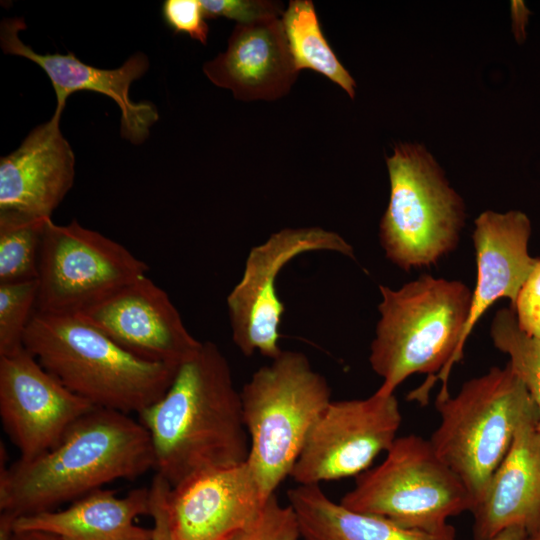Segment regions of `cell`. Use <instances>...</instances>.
Segmentation results:
<instances>
[{"mask_svg": "<svg viewBox=\"0 0 540 540\" xmlns=\"http://www.w3.org/2000/svg\"><path fill=\"white\" fill-rule=\"evenodd\" d=\"M138 417L151 438L154 470L171 488L248 459L241 394L227 358L211 341L201 342L164 395Z\"/></svg>", "mask_w": 540, "mask_h": 540, "instance_id": "obj_1", "label": "cell"}, {"mask_svg": "<svg viewBox=\"0 0 540 540\" xmlns=\"http://www.w3.org/2000/svg\"><path fill=\"white\" fill-rule=\"evenodd\" d=\"M0 450V513L13 519L55 510L115 480H134L155 465L151 438L141 422L97 407L33 459L7 467L3 444Z\"/></svg>", "mask_w": 540, "mask_h": 540, "instance_id": "obj_2", "label": "cell"}, {"mask_svg": "<svg viewBox=\"0 0 540 540\" xmlns=\"http://www.w3.org/2000/svg\"><path fill=\"white\" fill-rule=\"evenodd\" d=\"M24 347L74 394L126 414L158 401L179 367L130 353L76 313L35 311Z\"/></svg>", "mask_w": 540, "mask_h": 540, "instance_id": "obj_3", "label": "cell"}, {"mask_svg": "<svg viewBox=\"0 0 540 540\" xmlns=\"http://www.w3.org/2000/svg\"><path fill=\"white\" fill-rule=\"evenodd\" d=\"M379 289L380 318L369 355L372 370L382 378L377 392L394 394L413 374H428L429 383L437 372L435 380H443L440 393L447 392L450 369L463 355L472 292L461 281L428 274L399 289Z\"/></svg>", "mask_w": 540, "mask_h": 540, "instance_id": "obj_4", "label": "cell"}, {"mask_svg": "<svg viewBox=\"0 0 540 540\" xmlns=\"http://www.w3.org/2000/svg\"><path fill=\"white\" fill-rule=\"evenodd\" d=\"M241 394L250 440L247 463L266 501L287 478L327 405L331 389L307 356L283 350L256 370Z\"/></svg>", "mask_w": 540, "mask_h": 540, "instance_id": "obj_5", "label": "cell"}, {"mask_svg": "<svg viewBox=\"0 0 540 540\" xmlns=\"http://www.w3.org/2000/svg\"><path fill=\"white\" fill-rule=\"evenodd\" d=\"M435 406L440 423L429 441L469 490L475 506L518 428L538 418V410L509 363L466 381L455 396L439 393Z\"/></svg>", "mask_w": 540, "mask_h": 540, "instance_id": "obj_6", "label": "cell"}, {"mask_svg": "<svg viewBox=\"0 0 540 540\" xmlns=\"http://www.w3.org/2000/svg\"><path fill=\"white\" fill-rule=\"evenodd\" d=\"M386 162L390 197L379 230L385 255L405 271L434 265L458 245L463 200L421 145L399 144Z\"/></svg>", "mask_w": 540, "mask_h": 540, "instance_id": "obj_7", "label": "cell"}, {"mask_svg": "<svg viewBox=\"0 0 540 540\" xmlns=\"http://www.w3.org/2000/svg\"><path fill=\"white\" fill-rule=\"evenodd\" d=\"M400 526L441 532L447 520L472 511L474 499L460 478L437 456L429 440L397 437L384 460L356 477L339 502Z\"/></svg>", "mask_w": 540, "mask_h": 540, "instance_id": "obj_8", "label": "cell"}, {"mask_svg": "<svg viewBox=\"0 0 540 540\" xmlns=\"http://www.w3.org/2000/svg\"><path fill=\"white\" fill-rule=\"evenodd\" d=\"M148 271L117 241L76 220L58 225L49 219L39 257L36 311L77 313Z\"/></svg>", "mask_w": 540, "mask_h": 540, "instance_id": "obj_9", "label": "cell"}, {"mask_svg": "<svg viewBox=\"0 0 540 540\" xmlns=\"http://www.w3.org/2000/svg\"><path fill=\"white\" fill-rule=\"evenodd\" d=\"M312 251L354 258L342 236L321 227L284 228L250 250L243 275L227 297L232 339L244 356L259 352L272 360L283 351L279 328L285 306L278 297L277 278L291 260Z\"/></svg>", "mask_w": 540, "mask_h": 540, "instance_id": "obj_10", "label": "cell"}, {"mask_svg": "<svg viewBox=\"0 0 540 540\" xmlns=\"http://www.w3.org/2000/svg\"><path fill=\"white\" fill-rule=\"evenodd\" d=\"M402 415L394 394L333 401L313 425L290 477L298 485L357 477L397 438Z\"/></svg>", "mask_w": 540, "mask_h": 540, "instance_id": "obj_11", "label": "cell"}, {"mask_svg": "<svg viewBox=\"0 0 540 540\" xmlns=\"http://www.w3.org/2000/svg\"><path fill=\"white\" fill-rule=\"evenodd\" d=\"M95 408L67 389L25 348L0 356V417L22 460L46 452Z\"/></svg>", "mask_w": 540, "mask_h": 540, "instance_id": "obj_12", "label": "cell"}, {"mask_svg": "<svg viewBox=\"0 0 540 540\" xmlns=\"http://www.w3.org/2000/svg\"><path fill=\"white\" fill-rule=\"evenodd\" d=\"M76 314L125 350L153 362L180 366L201 344L166 291L147 275Z\"/></svg>", "mask_w": 540, "mask_h": 540, "instance_id": "obj_13", "label": "cell"}, {"mask_svg": "<svg viewBox=\"0 0 540 540\" xmlns=\"http://www.w3.org/2000/svg\"><path fill=\"white\" fill-rule=\"evenodd\" d=\"M26 28L23 19H5L1 23L0 44L5 54L17 55L36 63L47 74L56 94L53 116L61 118L67 98L86 90L110 97L121 111V135L134 144L142 143L151 126L158 120L157 108L149 101L134 102L129 96L133 81L148 70L149 61L143 53L132 55L116 69H101L67 54H39L19 38Z\"/></svg>", "mask_w": 540, "mask_h": 540, "instance_id": "obj_14", "label": "cell"}, {"mask_svg": "<svg viewBox=\"0 0 540 540\" xmlns=\"http://www.w3.org/2000/svg\"><path fill=\"white\" fill-rule=\"evenodd\" d=\"M266 501L247 461L201 472L169 492L173 536L175 540H226L251 521Z\"/></svg>", "mask_w": 540, "mask_h": 540, "instance_id": "obj_15", "label": "cell"}, {"mask_svg": "<svg viewBox=\"0 0 540 540\" xmlns=\"http://www.w3.org/2000/svg\"><path fill=\"white\" fill-rule=\"evenodd\" d=\"M52 118L34 128L21 145L0 160V213L51 218L71 189L75 157Z\"/></svg>", "mask_w": 540, "mask_h": 540, "instance_id": "obj_16", "label": "cell"}, {"mask_svg": "<svg viewBox=\"0 0 540 540\" xmlns=\"http://www.w3.org/2000/svg\"><path fill=\"white\" fill-rule=\"evenodd\" d=\"M203 71L241 101H272L286 95L298 76L281 17L236 24L224 52Z\"/></svg>", "mask_w": 540, "mask_h": 540, "instance_id": "obj_17", "label": "cell"}, {"mask_svg": "<svg viewBox=\"0 0 540 540\" xmlns=\"http://www.w3.org/2000/svg\"><path fill=\"white\" fill-rule=\"evenodd\" d=\"M530 234V220L521 211L488 210L476 218L472 238L477 277L463 333L464 345L477 321L498 299L508 298L510 308L514 307L522 285L538 261L529 254Z\"/></svg>", "mask_w": 540, "mask_h": 540, "instance_id": "obj_18", "label": "cell"}, {"mask_svg": "<svg viewBox=\"0 0 540 540\" xmlns=\"http://www.w3.org/2000/svg\"><path fill=\"white\" fill-rule=\"evenodd\" d=\"M538 418L518 428L512 444L472 509L475 540H487L511 526L528 533L540 522V430Z\"/></svg>", "mask_w": 540, "mask_h": 540, "instance_id": "obj_19", "label": "cell"}, {"mask_svg": "<svg viewBox=\"0 0 540 540\" xmlns=\"http://www.w3.org/2000/svg\"><path fill=\"white\" fill-rule=\"evenodd\" d=\"M150 489L137 488L124 497L99 488L67 508L15 518L14 531H43L63 540H150L152 528L135 523L149 515Z\"/></svg>", "mask_w": 540, "mask_h": 540, "instance_id": "obj_20", "label": "cell"}, {"mask_svg": "<svg viewBox=\"0 0 540 540\" xmlns=\"http://www.w3.org/2000/svg\"><path fill=\"white\" fill-rule=\"evenodd\" d=\"M287 495L302 540H456L451 525L441 532L406 528L379 516L349 510L332 501L319 485H298Z\"/></svg>", "mask_w": 540, "mask_h": 540, "instance_id": "obj_21", "label": "cell"}, {"mask_svg": "<svg viewBox=\"0 0 540 540\" xmlns=\"http://www.w3.org/2000/svg\"><path fill=\"white\" fill-rule=\"evenodd\" d=\"M295 68L314 70L353 99L356 82L340 63L321 31L311 0H291L281 16Z\"/></svg>", "mask_w": 540, "mask_h": 540, "instance_id": "obj_22", "label": "cell"}, {"mask_svg": "<svg viewBox=\"0 0 540 540\" xmlns=\"http://www.w3.org/2000/svg\"><path fill=\"white\" fill-rule=\"evenodd\" d=\"M49 219L0 213V283L37 279L40 251Z\"/></svg>", "mask_w": 540, "mask_h": 540, "instance_id": "obj_23", "label": "cell"}, {"mask_svg": "<svg viewBox=\"0 0 540 540\" xmlns=\"http://www.w3.org/2000/svg\"><path fill=\"white\" fill-rule=\"evenodd\" d=\"M490 334L494 346L509 356V365L526 386L538 410L540 430V340L519 328L511 308L496 312Z\"/></svg>", "mask_w": 540, "mask_h": 540, "instance_id": "obj_24", "label": "cell"}, {"mask_svg": "<svg viewBox=\"0 0 540 540\" xmlns=\"http://www.w3.org/2000/svg\"><path fill=\"white\" fill-rule=\"evenodd\" d=\"M38 281L0 283V356L24 347V336L36 311Z\"/></svg>", "mask_w": 540, "mask_h": 540, "instance_id": "obj_25", "label": "cell"}, {"mask_svg": "<svg viewBox=\"0 0 540 540\" xmlns=\"http://www.w3.org/2000/svg\"><path fill=\"white\" fill-rule=\"evenodd\" d=\"M297 515L290 504L283 506L270 496L257 515L226 540H298Z\"/></svg>", "mask_w": 540, "mask_h": 540, "instance_id": "obj_26", "label": "cell"}, {"mask_svg": "<svg viewBox=\"0 0 540 540\" xmlns=\"http://www.w3.org/2000/svg\"><path fill=\"white\" fill-rule=\"evenodd\" d=\"M200 3L206 18L225 17L237 24L281 17L284 12L280 2L266 0H200Z\"/></svg>", "mask_w": 540, "mask_h": 540, "instance_id": "obj_27", "label": "cell"}, {"mask_svg": "<svg viewBox=\"0 0 540 540\" xmlns=\"http://www.w3.org/2000/svg\"><path fill=\"white\" fill-rule=\"evenodd\" d=\"M162 17L175 33H185L205 45L209 26L200 0H166L162 5Z\"/></svg>", "mask_w": 540, "mask_h": 540, "instance_id": "obj_28", "label": "cell"}, {"mask_svg": "<svg viewBox=\"0 0 540 540\" xmlns=\"http://www.w3.org/2000/svg\"><path fill=\"white\" fill-rule=\"evenodd\" d=\"M512 310L519 328L540 340V258L522 285Z\"/></svg>", "mask_w": 540, "mask_h": 540, "instance_id": "obj_29", "label": "cell"}, {"mask_svg": "<svg viewBox=\"0 0 540 540\" xmlns=\"http://www.w3.org/2000/svg\"><path fill=\"white\" fill-rule=\"evenodd\" d=\"M149 489V515L153 521L152 536L150 540H175L168 514V495L171 486L163 477L155 474Z\"/></svg>", "mask_w": 540, "mask_h": 540, "instance_id": "obj_30", "label": "cell"}, {"mask_svg": "<svg viewBox=\"0 0 540 540\" xmlns=\"http://www.w3.org/2000/svg\"><path fill=\"white\" fill-rule=\"evenodd\" d=\"M0 540H63L60 537L43 531H10L1 530Z\"/></svg>", "mask_w": 540, "mask_h": 540, "instance_id": "obj_31", "label": "cell"}, {"mask_svg": "<svg viewBox=\"0 0 540 540\" xmlns=\"http://www.w3.org/2000/svg\"><path fill=\"white\" fill-rule=\"evenodd\" d=\"M528 531L523 526H511L503 529L487 540H527Z\"/></svg>", "mask_w": 540, "mask_h": 540, "instance_id": "obj_32", "label": "cell"}, {"mask_svg": "<svg viewBox=\"0 0 540 540\" xmlns=\"http://www.w3.org/2000/svg\"><path fill=\"white\" fill-rule=\"evenodd\" d=\"M527 540H540V522L534 530L528 533Z\"/></svg>", "mask_w": 540, "mask_h": 540, "instance_id": "obj_33", "label": "cell"}]
</instances>
